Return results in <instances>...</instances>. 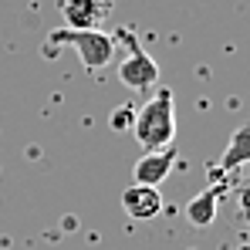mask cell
Returning <instances> with one entry per match:
<instances>
[{
  "instance_id": "6da1fadb",
  "label": "cell",
  "mask_w": 250,
  "mask_h": 250,
  "mask_svg": "<svg viewBox=\"0 0 250 250\" xmlns=\"http://www.w3.org/2000/svg\"><path fill=\"white\" fill-rule=\"evenodd\" d=\"M132 135L146 152L166 149L176 135V105H172V91L169 88H156V95L135 112L132 122Z\"/></svg>"
},
{
  "instance_id": "7a4b0ae2",
  "label": "cell",
  "mask_w": 250,
  "mask_h": 250,
  "mask_svg": "<svg viewBox=\"0 0 250 250\" xmlns=\"http://www.w3.org/2000/svg\"><path fill=\"white\" fill-rule=\"evenodd\" d=\"M58 44L75 47L88 71H102L115 58V38L105 34V31H71V27H61V31H51L47 34V47L44 51H54Z\"/></svg>"
},
{
  "instance_id": "3957f363",
  "label": "cell",
  "mask_w": 250,
  "mask_h": 250,
  "mask_svg": "<svg viewBox=\"0 0 250 250\" xmlns=\"http://www.w3.org/2000/svg\"><path fill=\"white\" fill-rule=\"evenodd\" d=\"M119 38H125V44H128V54H125L122 64H119V82L128 91H149V88H156V82H159V64L135 44V34L119 31Z\"/></svg>"
},
{
  "instance_id": "277c9868",
  "label": "cell",
  "mask_w": 250,
  "mask_h": 250,
  "mask_svg": "<svg viewBox=\"0 0 250 250\" xmlns=\"http://www.w3.org/2000/svg\"><path fill=\"white\" fill-rule=\"evenodd\" d=\"M179 163V152L166 146V149H156V152H146L135 169H132V176H135V183L139 186H152V189H159V183H166L169 176H172V169Z\"/></svg>"
},
{
  "instance_id": "5b68a950",
  "label": "cell",
  "mask_w": 250,
  "mask_h": 250,
  "mask_svg": "<svg viewBox=\"0 0 250 250\" xmlns=\"http://www.w3.org/2000/svg\"><path fill=\"white\" fill-rule=\"evenodd\" d=\"M61 14L71 31H102V21L112 14V0H61Z\"/></svg>"
},
{
  "instance_id": "8992f818",
  "label": "cell",
  "mask_w": 250,
  "mask_h": 250,
  "mask_svg": "<svg viewBox=\"0 0 250 250\" xmlns=\"http://www.w3.org/2000/svg\"><path fill=\"white\" fill-rule=\"evenodd\" d=\"M122 209L132 220H152V216L163 209V196H159V189H152V186L132 183L122 193Z\"/></svg>"
},
{
  "instance_id": "52a82bcc",
  "label": "cell",
  "mask_w": 250,
  "mask_h": 250,
  "mask_svg": "<svg viewBox=\"0 0 250 250\" xmlns=\"http://www.w3.org/2000/svg\"><path fill=\"white\" fill-rule=\"evenodd\" d=\"M250 166V128L247 125H240L233 135H230V142H227V149H223V156H220V172H237V169Z\"/></svg>"
},
{
  "instance_id": "ba28073f",
  "label": "cell",
  "mask_w": 250,
  "mask_h": 250,
  "mask_svg": "<svg viewBox=\"0 0 250 250\" xmlns=\"http://www.w3.org/2000/svg\"><path fill=\"white\" fill-rule=\"evenodd\" d=\"M216 207H220V196L213 189H203V193H196L186 203V220L196 230H207V227H213V220H216Z\"/></svg>"
},
{
  "instance_id": "9c48e42d",
  "label": "cell",
  "mask_w": 250,
  "mask_h": 250,
  "mask_svg": "<svg viewBox=\"0 0 250 250\" xmlns=\"http://www.w3.org/2000/svg\"><path fill=\"white\" fill-rule=\"evenodd\" d=\"M132 122H135V108H132V105H119V108H115V112H112V128H115V132H125V128H132Z\"/></svg>"
},
{
  "instance_id": "30bf717a",
  "label": "cell",
  "mask_w": 250,
  "mask_h": 250,
  "mask_svg": "<svg viewBox=\"0 0 250 250\" xmlns=\"http://www.w3.org/2000/svg\"><path fill=\"white\" fill-rule=\"evenodd\" d=\"M237 213L250 223V179H244L240 189H237Z\"/></svg>"
}]
</instances>
